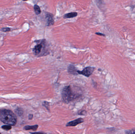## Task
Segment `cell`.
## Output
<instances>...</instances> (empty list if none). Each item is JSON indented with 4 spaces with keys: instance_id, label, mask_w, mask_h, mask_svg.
<instances>
[{
    "instance_id": "4fadbf2b",
    "label": "cell",
    "mask_w": 135,
    "mask_h": 134,
    "mask_svg": "<svg viewBox=\"0 0 135 134\" xmlns=\"http://www.w3.org/2000/svg\"><path fill=\"white\" fill-rule=\"evenodd\" d=\"M2 128L4 130H5V131H9L12 128L11 125H4L2 126Z\"/></svg>"
},
{
    "instance_id": "d6986e66",
    "label": "cell",
    "mask_w": 135,
    "mask_h": 134,
    "mask_svg": "<svg viewBox=\"0 0 135 134\" xmlns=\"http://www.w3.org/2000/svg\"><path fill=\"white\" fill-rule=\"evenodd\" d=\"M95 34H96V35H99V36H105V35L104 34H101V33H99V32H96Z\"/></svg>"
},
{
    "instance_id": "277c9868",
    "label": "cell",
    "mask_w": 135,
    "mask_h": 134,
    "mask_svg": "<svg viewBox=\"0 0 135 134\" xmlns=\"http://www.w3.org/2000/svg\"><path fill=\"white\" fill-rule=\"evenodd\" d=\"M95 70V68L92 67H88L85 68L83 71H78V74H82L86 77H89L91 74H92L93 72Z\"/></svg>"
},
{
    "instance_id": "9a60e30c",
    "label": "cell",
    "mask_w": 135,
    "mask_h": 134,
    "mask_svg": "<svg viewBox=\"0 0 135 134\" xmlns=\"http://www.w3.org/2000/svg\"><path fill=\"white\" fill-rule=\"evenodd\" d=\"M126 133L127 134H135V128L131 130H127L126 131Z\"/></svg>"
},
{
    "instance_id": "ba28073f",
    "label": "cell",
    "mask_w": 135,
    "mask_h": 134,
    "mask_svg": "<svg viewBox=\"0 0 135 134\" xmlns=\"http://www.w3.org/2000/svg\"><path fill=\"white\" fill-rule=\"evenodd\" d=\"M38 127V125H26L24 127L23 129L26 131L32 130L33 131H36Z\"/></svg>"
},
{
    "instance_id": "52a82bcc",
    "label": "cell",
    "mask_w": 135,
    "mask_h": 134,
    "mask_svg": "<svg viewBox=\"0 0 135 134\" xmlns=\"http://www.w3.org/2000/svg\"><path fill=\"white\" fill-rule=\"evenodd\" d=\"M68 71L69 73L74 75H77L78 74V70L76 69L74 65H70L68 68Z\"/></svg>"
},
{
    "instance_id": "30bf717a",
    "label": "cell",
    "mask_w": 135,
    "mask_h": 134,
    "mask_svg": "<svg viewBox=\"0 0 135 134\" xmlns=\"http://www.w3.org/2000/svg\"><path fill=\"white\" fill-rule=\"evenodd\" d=\"M42 105L43 107H44L48 111L50 112V102H48V101H44L42 102Z\"/></svg>"
},
{
    "instance_id": "8fae6325",
    "label": "cell",
    "mask_w": 135,
    "mask_h": 134,
    "mask_svg": "<svg viewBox=\"0 0 135 134\" xmlns=\"http://www.w3.org/2000/svg\"><path fill=\"white\" fill-rule=\"evenodd\" d=\"M34 10L35 11L36 14H40L41 12V9H40V7L37 5H35L34 6Z\"/></svg>"
},
{
    "instance_id": "7a4b0ae2",
    "label": "cell",
    "mask_w": 135,
    "mask_h": 134,
    "mask_svg": "<svg viewBox=\"0 0 135 134\" xmlns=\"http://www.w3.org/2000/svg\"><path fill=\"white\" fill-rule=\"evenodd\" d=\"M62 97L65 103H68L80 97V94L74 93L70 85L65 86L62 92Z\"/></svg>"
},
{
    "instance_id": "6da1fadb",
    "label": "cell",
    "mask_w": 135,
    "mask_h": 134,
    "mask_svg": "<svg viewBox=\"0 0 135 134\" xmlns=\"http://www.w3.org/2000/svg\"><path fill=\"white\" fill-rule=\"evenodd\" d=\"M0 120L3 123L15 126L17 122V117L12 111L10 110H0Z\"/></svg>"
},
{
    "instance_id": "ac0fdd59",
    "label": "cell",
    "mask_w": 135,
    "mask_h": 134,
    "mask_svg": "<svg viewBox=\"0 0 135 134\" xmlns=\"http://www.w3.org/2000/svg\"><path fill=\"white\" fill-rule=\"evenodd\" d=\"M33 114H29V116H28L29 120H32L33 119Z\"/></svg>"
},
{
    "instance_id": "5bb4252c",
    "label": "cell",
    "mask_w": 135,
    "mask_h": 134,
    "mask_svg": "<svg viewBox=\"0 0 135 134\" xmlns=\"http://www.w3.org/2000/svg\"><path fill=\"white\" fill-rule=\"evenodd\" d=\"M78 115H82V116H85L87 114V112L86 110H82V111H79L78 112Z\"/></svg>"
},
{
    "instance_id": "5b68a950",
    "label": "cell",
    "mask_w": 135,
    "mask_h": 134,
    "mask_svg": "<svg viewBox=\"0 0 135 134\" xmlns=\"http://www.w3.org/2000/svg\"><path fill=\"white\" fill-rule=\"evenodd\" d=\"M84 122V119L82 118H78L70 121L67 123L66 126L67 127H75L79 124H81Z\"/></svg>"
},
{
    "instance_id": "8992f818",
    "label": "cell",
    "mask_w": 135,
    "mask_h": 134,
    "mask_svg": "<svg viewBox=\"0 0 135 134\" xmlns=\"http://www.w3.org/2000/svg\"><path fill=\"white\" fill-rule=\"evenodd\" d=\"M45 18L47 20V26H51L54 24V21L53 19V15L52 14L50 13H47Z\"/></svg>"
},
{
    "instance_id": "7c38bea8",
    "label": "cell",
    "mask_w": 135,
    "mask_h": 134,
    "mask_svg": "<svg viewBox=\"0 0 135 134\" xmlns=\"http://www.w3.org/2000/svg\"><path fill=\"white\" fill-rule=\"evenodd\" d=\"M15 112L16 113L17 115H18V116H22L23 114V111L22 108H18L15 110Z\"/></svg>"
},
{
    "instance_id": "ffe728a7",
    "label": "cell",
    "mask_w": 135,
    "mask_h": 134,
    "mask_svg": "<svg viewBox=\"0 0 135 134\" xmlns=\"http://www.w3.org/2000/svg\"><path fill=\"white\" fill-rule=\"evenodd\" d=\"M0 134H1V133H0Z\"/></svg>"
},
{
    "instance_id": "9c48e42d",
    "label": "cell",
    "mask_w": 135,
    "mask_h": 134,
    "mask_svg": "<svg viewBox=\"0 0 135 134\" xmlns=\"http://www.w3.org/2000/svg\"><path fill=\"white\" fill-rule=\"evenodd\" d=\"M78 15V13L76 12H73L69 13H67L64 16V18H75Z\"/></svg>"
},
{
    "instance_id": "e0dca14e",
    "label": "cell",
    "mask_w": 135,
    "mask_h": 134,
    "mask_svg": "<svg viewBox=\"0 0 135 134\" xmlns=\"http://www.w3.org/2000/svg\"><path fill=\"white\" fill-rule=\"evenodd\" d=\"M10 28H3L2 29V30L4 32H9V31H10Z\"/></svg>"
},
{
    "instance_id": "2e32d148",
    "label": "cell",
    "mask_w": 135,
    "mask_h": 134,
    "mask_svg": "<svg viewBox=\"0 0 135 134\" xmlns=\"http://www.w3.org/2000/svg\"><path fill=\"white\" fill-rule=\"evenodd\" d=\"M31 134H47L42 132H30Z\"/></svg>"
},
{
    "instance_id": "3957f363",
    "label": "cell",
    "mask_w": 135,
    "mask_h": 134,
    "mask_svg": "<svg viewBox=\"0 0 135 134\" xmlns=\"http://www.w3.org/2000/svg\"><path fill=\"white\" fill-rule=\"evenodd\" d=\"M45 41H42L41 43L37 44L34 47L33 49V52L35 55H39L42 50H44L45 46Z\"/></svg>"
}]
</instances>
